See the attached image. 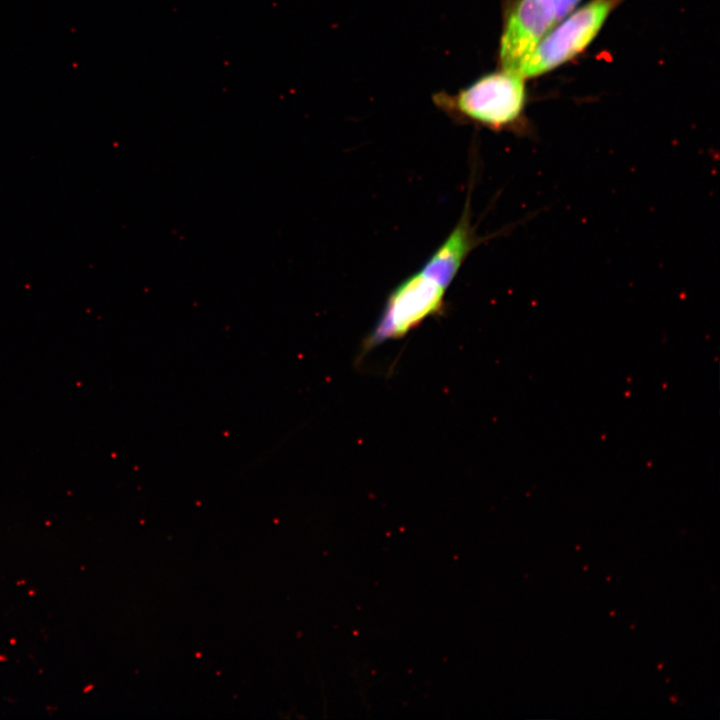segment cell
Listing matches in <instances>:
<instances>
[{
	"mask_svg": "<svg viewBox=\"0 0 720 720\" xmlns=\"http://www.w3.org/2000/svg\"><path fill=\"white\" fill-rule=\"evenodd\" d=\"M524 80L501 69L480 77L455 95L440 93L434 101L457 120L494 131L521 133L527 100Z\"/></svg>",
	"mask_w": 720,
	"mask_h": 720,
	"instance_id": "1",
	"label": "cell"
},
{
	"mask_svg": "<svg viewBox=\"0 0 720 720\" xmlns=\"http://www.w3.org/2000/svg\"><path fill=\"white\" fill-rule=\"evenodd\" d=\"M450 285L424 265L404 279L388 296L378 321L363 342L362 352L403 338L427 318L441 313Z\"/></svg>",
	"mask_w": 720,
	"mask_h": 720,
	"instance_id": "2",
	"label": "cell"
},
{
	"mask_svg": "<svg viewBox=\"0 0 720 720\" xmlns=\"http://www.w3.org/2000/svg\"><path fill=\"white\" fill-rule=\"evenodd\" d=\"M623 0H591L573 10L536 45L516 74L532 78L545 74L583 52L599 33L611 12Z\"/></svg>",
	"mask_w": 720,
	"mask_h": 720,
	"instance_id": "3",
	"label": "cell"
},
{
	"mask_svg": "<svg viewBox=\"0 0 720 720\" xmlns=\"http://www.w3.org/2000/svg\"><path fill=\"white\" fill-rule=\"evenodd\" d=\"M581 0H518L506 18L499 45L501 69L516 72L540 40Z\"/></svg>",
	"mask_w": 720,
	"mask_h": 720,
	"instance_id": "4",
	"label": "cell"
},
{
	"mask_svg": "<svg viewBox=\"0 0 720 720\" xmlns=\"http://www.w3.org/2000/svg\"><path fill=\"white\" fill-rule=\"evenodd\" d=\"M480 243L471 221L469 195L457 224L444 242L424 263L450 284L470 252Z\"/></svg>",
	"mask_w": 720,
	"mask_h": 720,
	"instance_id": "5",
	"label": "cell"
}]
</instances>
